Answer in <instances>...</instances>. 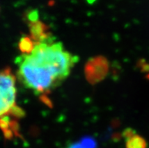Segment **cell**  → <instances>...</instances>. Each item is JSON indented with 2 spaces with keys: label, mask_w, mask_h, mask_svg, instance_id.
<instances>
[{
  "label": "cell",
  "mask_w": 149,
  "mask_h": 148,
  "mask_svg": "<svg viewBox=\"0 0 149 148\" xmlns=\"http://www.w3.org/2000/svg\"><path fill=\"white\" fill-rule=\"evenodd\" d=\"M21 60L28 83L40 92L49 93L69 76L78 57L53 41L37 44L30 54H21Z\"/></svg>",
  "instance_id": "6da1fadb"
},
{
  "label": "cell",
  "mask_w": 149,
  "mask_h": 148,
  "mask_svg": "<svg viewBox=\"0 0 149 148\" xmlns=\"http://www.w3.org/2000/svg\"><path fill=\"white\" fill-rule=\"evenodd\" d=\"M16 77L10 68L0 69V120H16L24 116V112L16 104Z\"/></svg>",
  "instance_id": "7a4b0ae2"
},
{
  "label": "cell",
  "mask_w": 149,
  "mask_h": 148,
  "mask_svg": "<svg viewBox=\"0 0 149 148\" xmlns=\"http://www.w3.org/2000/svg\"><path fill=\"white\" fill-rule=\"evenodd\" d=\"M109 70L108 59L103 56H96L90 58L86 64L84 73L86 80L90 84L100 83L107 76Z\"/></svg>",
  "instance_id": "3957f363"
},
{
  "label": "cell",
  "mask_w": 149,
  "mask_h": 148,
  "mask_svg": "<svg viewBox=\"0 0 149 148\" xmlns=\"http://www.w3.org/2000/svg\"><path fill=\"white\" fill-rule=\"evenodd\" d=\"M30 30V36L36 45L54 41L52 34L49 26L42 21L37 20L33 22L27 23Z\"/></svg>",
  "instance_id": "277c9868"
},
{
  "label": "cell",
  "mask_w": 149,
  "mask_h": 148,
  "mask_svg": "<svg viewBox=\"0 0 149 148\" xmlns=\"http://www.w3.org/2000/svg\"><path fill=\"white\" fill-rule=\"evenodd\" d=\"M126 148H147V142L142 136L134 134L126 139Z\"/></svg>",
  "instance_id": "5b68a950"
},
{
  "label": "cell",
  "mask_w": 149,
  "mask_h": 148,
  "mask_svg": "<svg viewBox=\"0 0 149 148\" xmlns=\"http://www.w3.org/2000/svg\"><path fill=\"white\" fill-rule=\"evenodd\" d=\"M36 46V43L33 41L30 36H24L19 41L18 48L22 54H30Z\"/></svg>",
  "instance_id": "8992f818"
},
{
  "label": "cell",
  "mask_w": 149,
  "mask_h": 148,
  "mask_svg": "<svg viewBox=\"0 0 149 148\" xmlns=\"http://www.w3.org/2000/svg\"><path fill=\"white\" fill-rule=\"evenodd\" d=\"M80 144L86 148H96V141H95L93 138L91 137H85L81 139Z\"/></svg>",
  "instance_id": "52a82bcc"
},
{
  "label": "cell",
  "mask_w": 149,
  "mask_h": 148,
  "mask_svg": "<svg viewBox=\"0 0 149 148\" xmlns=\"http://www.w3.org/2000/svg\"><path fill=\"white\" fill-rule=\"evenodd\" d=\"M25 19L27 23L33 22L39 20V13L36 10H30L25 14Z\"/></svg>",
  "instance_id": "ba28073f"
},
{
  "label": "cell",
  "mask_w": 149,
  "mask_h": 148,
  "mask_svg": "<svg viewBox=\"0 0 149 148\" xmlns=\"http://www.w3.org/2000/svg\"><path fill=\"white\" fill-rule=\"evenodd\" d=\"M66 148H86L85 147L80 144V143L76 142V143H72L70 145H68Z\"/></svg>",
  "instance_id": "9c48e42d"
}]
</instances>
